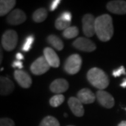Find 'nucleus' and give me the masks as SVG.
Returning a JSON list of instances; mask_svg holds the SVG:
<instances>
[{
  "label": "nucleus",
  "mask_w": 126,
  "mask_h": 126,
  "mask_svg": "<svg viewBox=\"0 0 126 126\" xmlns=\"http://www.w3.org/2000/svg\"><path fill=\"white\" fill-rule=\"evenodd\" d=\"M95 34L102 42H107L114 34L112 18L110 15L103 14L95 20Z\"/></svg>",
  "instance_id": "f257e3e1"
},
{
  "label": "nucleus",
  "mask_w": 126,
  "mask_h": 126,
  "mask_svg": "<svg viewBox=\"0 0 126 126\" xmlns=\"http://www.w3.org/2000/svg\"><path fill=\"white\" fill-rule=\"evenodd\" d=\"M87 79L93 86L102 90L109 85V78L102 70L94 67L89 70Z\"/></svg>",
  "instance_id": "f03ea898"
},
{
  "label": "nucleus",
  "mask_w": 126,
  "mask_h": 126,
  "mask_svg": "<svg viewBox=\"0 0 126 126\" xmlns=\"http://www.w3.org/2000/svg\"><path fill=\"white\" fill-rule=\"evenodd\" d=\"M82 65V58L79 54H72L66 59L64 69L68 74L75 75L79 71Z\"/></svg>",
  "instance_id": "7ed1b4c3"
},
{
  "label": "nucleus",
  "mask_w": 126,
  "mask_h": 126,
  "mask_svg": "<svg viewBox=\"0 0 126 126\" xmlns=\"http://www.w3.org/2000/svg\"><path fill=\"white\" fill-rule=\"evenodd\" d=\"M17 39L18 37L16 32L12 30H8L5 31L2 36V47L6 51H12L16 47Z\"/></svg>",
  "instance_id": "20e7f679"
},
{
  "label": "nucleus",
  "mask_w": 126,
  "mask_h": 126,
  "mask_svg": "<svg viewBox=\"0 0 126 126\" xmlns=\"http://www.w3.org/2000/svg\"><path fill=\"white\" fill-rule=\"evenodd\" d=\"M50 65L44 56L39 57L31 64V70L35 75H40L46 73L49 70Z\"/></svg>",
  "instance_id": "39448f33"
},
{
  "label": "nucleus",
  "mask_w": 126,
  "mask_h": 126,
  "mask_svg": "<svg viewBox=\"0 0 126 126\" xmlns=\"http://www.w3.org/2000/svg\"><path fill=\"white\" fill-rule=\"evenodd\" d=\"M95 20L92 14H86L83 16V32L85 36L92 37L95 34Z\"/></svg>",
  "instance_id": "423d86ee"
},
{
  "label": "nucleus",
  "mask_w": 126,
  "mask_h": 126,
  "mask_svg": "<svg viewBox=\"0 0 126 126\" xmlns=\"http://www.w3.org/2000/svg\"><path fill=\"white\" fill-rule=\"evenodd\" d=\"M73 46L76 49L83 52H94L96 49L95 44L91 40L86 38H78L75 41L73 42Z\"/></svg>",
  "instance_id": "0eeeda50"
},
{
  "label": "nucleus",
  "mask_w": 126,
  "mask_h": 126,
  "mask_svg": "<svg viewBox=\"0 0 126 126\" xmlns=\"http://www.w3.org/2000/svg\"><path fill=\"white\" fill-rule=\"evenodd\" d=\"M96 97H97L98 102L105 108L110 109L114 107L115 100L109 93L106 92L104 90H98L96 94Z\"/></svg>",
  "instance_id": "6e6552de"
},
{
  "label": "nucleus",
  "mask_w": 126,
  "mask_h": 126,
  "mask_svg": "<svg viewBox=\"0 0 126 126\" xmlns=\"http://www.w3.org/2000/svg\"><path fill=\"white\" fill-rule=\"evenodd\" d=\"M14 78L19 85L24 89H29L31 86V77L26 71L22 70H16L14 72Z\"/></svg>",
  "instance_id": "1a4fd4ad"
},
{
  "label": "nucleus",
  "mask_w": 126,
  "mask_h": 126,
  "mask_svg": "<svg viewBox=\"0 0 126 126\" xmlns=\"http://www.w3.org/2000/svg\"><path fill=\"white\" fill-rule=\"evenodd\" d=\"M108 11L115 14H126V1L123 0H114L107 4Z\"/></svg>",
  "instance_id": "9d476101"
},
{
  "label": "nucleus",
  "mask_w": 126,
  "mask_h": 126,
  "mask_svg": "<svg viewBox=\"0 0 126 126\" xmlns=\"http://www.w3.org/2000/svg\"><path fill=\"white\" fill-rule=\"evenodd\" d=\"M26 20V13L21 9H16L10 12L9 16H7V21L10 25L12 26H17L20 25Z\"/></svg>",
  "instance_id": "9b49d317"
},
{
  "label": "nucleus",
  "mask_w": 126,
  "mask_h": 126,
  "mask_svg": "<svg viewBox=\"0 0 126 126\" xmlns=\"http://www.w3.org/2000/svg\"><path fill=\"white\" fill-rule=\"evenodd\" d=\"M68 105L71 110L72 113L75 116L81 117L84 114V109L83 107V103L77 97H71L68 100Z\"/></svg>",
  "instance_id": "f8f14e48"
},
{
  "label": "nucleus",
  "mask_w": 126,
  "mask_h": 126,
  "mask_svg": "<svg viewBox=\"0 0 126 126\" xmlns=\"http://www.w3.org/2000/svg\"><path fill=\"white\" fill-rule=\"evenodd\" d=\"M51 92L56 94H62L69 89V83L65 79H57L50 84Z\"/></svg>",
  "instance_id": "ddd939ff"
},
{
  "label": "nucleus",
  "mask_w": 126,
  "mask_h": 126,
  "mask_svg": "<svg viewBox=\"0 0 126 126\" xmlns=\"http://www.w3.org/2000/svg\"><path fill=\"white\" fill-rule=\"evenodd\" d=\"M44 57L51 67L57 68L60 65V59L56 52L51 47H45L44 50Z\"/></svg>",
  "instance_id": "4468645a"
},
{
  "label": "nucleus",
  "mask_w": 126,
  "mask_h": 126,
  "mask_svg": "<svg viewBox=\"0 0 126 126\" xmlns=\"http://www.w3.org/2000/svg\"><path fill=\"white\" fill-rule=\"evenodd\" d=\"M77 98L83 104H91L95 101V94L89 89H82L78 93Z\"/></svg>",
  "instance_id": "2eb2a0df"
},
{
  "label": "nucleus",
  "mask_w": 126,
  "mask_h": 126,
  "mask_svg": "<svg viewBox=\"0 0 126 126\" xmlns=\"http://www.w3.org/2000/svg\"><path fill=\"white\" fill-rule=\"evenodd\" d=\"M14 89V84L7 77L0 78V94L2 96L10 94Z\"/></svg>",
  "instance_id": "dca6fc26"
},
{
  "label": "nucleus",
  "mask_w": 126,
  "mask_h": 126,
  "mask_svg": "<svg viewBox=\"0 0 126 126\" xmlns=\"http://www.w3.org/2000/svg\"><path fill=\"white\" fill-rule=\"evenodd\" d=\"M15 0H2L0 2V16L7 14L16 5Z\"/></svg>",
  "instance_id": "f3484780"
},
{
  "label": "nucleus",
  "mask_w": 126,
  "mask_h": 126,
  "mask_svg": "<svg viewBox=\"0 0 126 126\" xmlns=\"http://www.w3.org/2000/svg\"><path fill=\"white\" fill-rule=\"evenodd\" d=\"M47 40L49 44H51L55 49L58 50V51H61V50L63 49V47H64V44H63V42L62 41V39L57 36H56V35H53V34L49 35V36L47 37Z\"/></svg>",
  "instance_id": "a211bd4d"
},
{
  "label": "nucleus",
  "mask_w": 126,
  "mask_h": 126,
  "mask_svg": "<svg viewBox=\"0 0 126 126\" xmlns=\"http://www.w3.org/2000/svg\"><path fill=\"white\" fill-rule=\"evenodd\" d=\"M47 16V11L45 8H39L33 13L32 18L37 23L43 22Z\"/></svg>",
  "instance_id": "6ab92c4d"
},
{
  "label": "nucleus",
  "mask_w": 126,
  "mask_h": 126,
  "mask_svg": "<svg viewBox=\"0 0 126 126\" xmlns=\"http://www.w3.org/2000/svg\"><path fill=\"white\" fill-rule=\"evenodd\" d=\"M78 34H79V30H78L77 27H75V26L69 27V28H67L66 30H65L62 34L64 38L68 39L75 38Z\"/></svg>",
  "instance_id": "aec40b11"
},
{
  "label": "nucleus",
  "mask_w": 126,
  "mask_h": 126,
  "mask_svg": "<svg viewBox=\"0 0 126 126\" xmlns=\"http://www.w3.org/2000/svg\"><path fill=\"white\" fill-rule=\"evenodd\" d=\"M39 126H60V123L53 116H46L40 123Z\"/></svg>",
  "instance_id": "412c9836"
},
{
  "label": "nucleus",
  "mask_w": 126,
  "mask_h": 126,
  "mask_svg": "<svg viewBox=\"0 0 126 126\" xmlns=\"http://www.w3.org/2000/svg\"><path fill=\"white\" fill-rule=\"evenodd\" d=\"M65 100L64 96L62 94H56L53 97H51V99L49 100V103L52 107H57L59 106H61L63 102Z\"/></svg>",
  "instance_id": "4be33fe9"
},
{
  "label": "nucleus",
  "mask_w": 126,
  "mask_h": 126,
  "mask_svg": "<svg viewBox=\"0 0 126 126\" xmlns=\"http://www.w3.org/2000/svg\"><path fill=\"white\" fill-rule=\"evenodd\" d=\"M55 27L59 31H61V30H64L65 31V30L70 27V22L65 21L62 16H60L55 21Z\"/></svg>",
  "instance_id": "5701e85b"
},
{
  "label": "nucleus",
  "mask_w": 126,
  "mask_h": 126,
  "mask_svg": "<svg viewBox=\"0 0 126 126\" xmlns=\"http://www.w3.org/2000/svg\"><path fill=\"white\" fill-rule=\"evenodd\" d=\"M34 36H32V35H30V36L27 37L26 40H25L23 46H22V50H23L24 52L30 51L31 48L33 43H34Z\"/></svg>",
  "instance_id": "b1692460"
},
{
  "label": "nucleus",
  "mask_w": 126,
  "mask_h": 126,
  "mask_svg": "<svg viewBox=\"0 0 126 126\" xmlns=\"http://www.w3.org/2000/svg\"><path fill=\"white\" fill-rule=\"evenodd\" d=\"M122 75H126L125 69L123 65L120 66L118 69H115V70H113V72H112V75L114 77H119Z\"/></svg>",
  "instance_id": "393cba45"
},
{
  "label": "nucleus",
  "mask_w": 126,
  "mask_h": 126,
  "mask_svg": "<svg viewBox=\"0 0 126 126\" xmlns=\"http://www.w3.org/2000/svg\"><path fill=\"white\" fill-rule=\"evenodd\" d=\"M0 126H15L14 121L9 118H2L0 120Z\"/></svg>",
  "instance_id": "a878e982"
},
{
  "label": "nucleus",
  "mask_w": 126,
  "mask_h": 126,
  "mask_svg": "<svg viewBox=\"0 0 126 126\" xmlns=\"http://www.w3.org/2000/svg\"><path fill=\"white\" fill-rule=\"evenodd\" d=\"M61 16L62 17L63 19H65V21H71V13L69 12H65L61 15Z\"/></svg>",
  "instance_id": "bb28decb"
},
{
  "label": "nucleus",
  "mask_w": 126,
  "mask_h": 126,
  "mask_svg": "<svg viewBox=\"0 0 126 126\" xmlns=\"http://www.w3.org/2000/svg\"><path fill=\"white\" fill-rule=\"evenodd\" d=\"M60 3H61L60 0H54V1H52L51 5H50V11H54V10H56L57 6H58Z\"/></svg>",
  "instance_id": "cd10ccee"
},
{
  "label": "nucleus",
  "mask_w": 126,
  "mask_h": 126,
  "mask_svg": "<svg viewBox=\"0 0 126 126\" xmlns=\"http://www.w3.org/2000/svg\"><path fill=\"white\" fill-rule=\"evenodd\" d=\"M12 67H15V68H18V69H22L23 68V65L22 63L20 62V61H16L12 63Z\"/></svg>",
  "instance_id": "c85d7f7f"
},
{
  "label": "nucleus",
  "mask_w": 126,
  "mask_h": 126,
  "mask_svg": "<svg viewBox=\"0 0 126 126\" xmlns=\"http://www.w3.org/2000/svg\"><path fill=\"white\" fill-rule=\"evenodd\" d=\"M16 58L18 60V61L21 62V60H23L24 59V56L22 55L21 53H20V52H18V53L16 54Z\"/></svg>",
  "instance_id": "c756f323"
},
{
  "label": "nucleus",
  "mask_w": 126,
  "mask_h": 126,
  "mask_svg": "<svg viewBox=\"0 0 126 126\" xmlns=\"http://www.w3.org/2000/svg\"><path fill=\"white\" fill-rule=\"evenodd\" d=\"M120 87L122 88H126V79H125L124 80H123V82L120 84Z\"/></svg>",
  "instance_id": "7c9ffc66"
},
{
  "label": "nucleus",
  "mask_w": 126,
  "mask_h": 126,
  "mask_svg": "<svg viewBox=\"0 0 126 126\" xmlns=\"http://www.w3.org/2000/svg\"><path fill=\"white\" fill-rule=\"evenodd\" d=\"M118 126H126V121L125 120H123V121H121L118 125Z\"/></svg>",
  "instance_id": "2f4dec72"
},
{
  "label": "nucleus",
  "mask_w": 126,
  "mask_h": 126,
  "mask_svg": "<svg viewBox=\"0 0 126 126\" xmlns=\"http://www.w3.org/2000/svg\"><path fill=\"white\" fill-rule=\"evenodd\" d=\"M69 126H73V125H69Z\"/></svg>",
  "instance_id": "473e14b6"
}]
</instances>
